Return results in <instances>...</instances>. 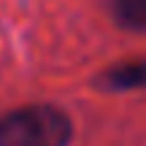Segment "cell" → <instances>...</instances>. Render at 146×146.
Listing matches in <instances>:
<instances>
[{
    "label": "cell",
    "mask_w": 146,
    "mask_h": 146,
    "mask_svg": "<svg viewBox=\"0 0 146 146\" xmlns=\"http://www.w3.org/2000/svg\"><path fill=\"white\" fill-rule=\"evenodd\" d=\"M73 119L60 106L33 103L0 116V146H68Z\"/></svg>",
    "instance_id": "6da1fadb"
},
{
    "label": "cell",
    "mask_w": 146,
    "mask_h": 146,
    "mask_svg": "<svg viewBox=\"0 0 146 146\" xmlns=\"http://www.w3.org/2000/svg\"><path fill=\"white\" fill-rule=\"evenodd\" d=\"M114 19L125 30L146 33V0H114Z\"/></svg>",
    "instance_id": "3957f363"
},
{
    "label": "cell",
    "mask_w": 146,
    "mask_h": 146,
    "mask_svg": "<svg viewBox=\"0 0 146 146\" xmlns=\"http://www.w3.org/2000/svg\"><path fill=\"white\" fill-rule=\"evenodd\" d=\"M98 87L111 89V92H127V89L146 87V60H133V62H119L108 68L98 78Z\"/></svg>",
    "instance_id": "7a4b0ae2"
}]
</instances>
